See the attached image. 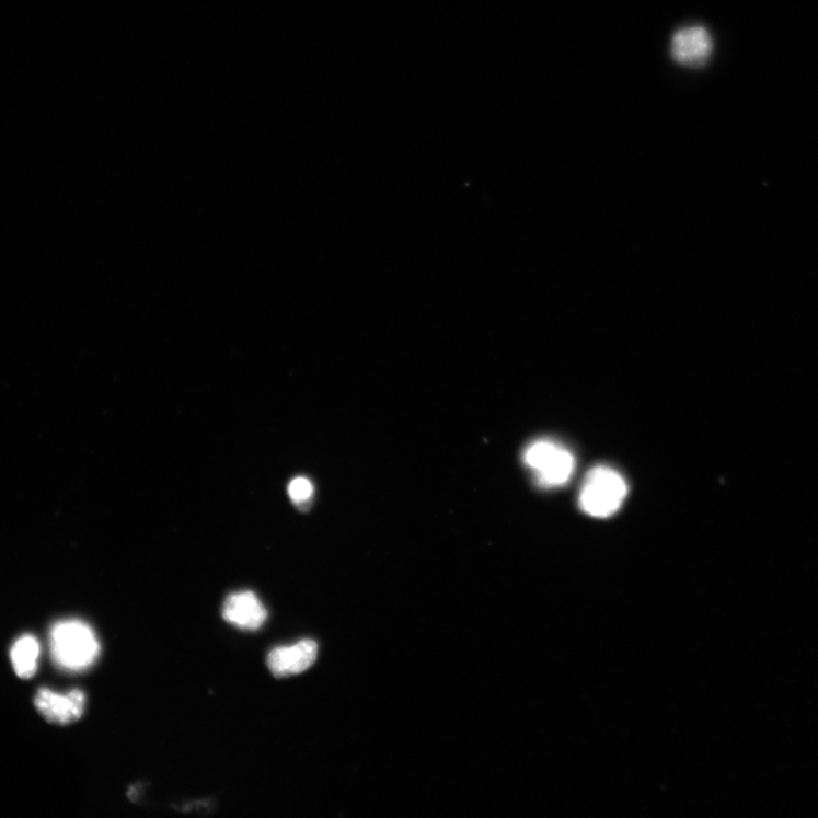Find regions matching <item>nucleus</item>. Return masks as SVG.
<instances>
[{
    "mask_svg": "<svg viewBox=\"0 0 818 818\" xmlns=\"http://www.w3.org/2000/svg\"><path fill=\"white\" fill-rule=\"evenodd\" d=\"M50 654L58 668L81 672L93 665L101 653V645L93 629L79 620L55 624L49 635Z\"/></svg>",
    "mask_w": 818,
    "mask_h": 818,
    "instance_id": "1",
    "label": "nucleus"
},
{
    "mask_svg": "<svg viewBox=\"0 0 818 818\" xmlns=\"http://www.w3.org/2000/svg\"><path fill=\"white\" fill-rule=\"evenodd\" d=\"M626 495V482L618 471L609 466H597L585 479L579 503L590 517L604 519L620 509Z\"/></svg>",
    "mask_w": 818,
    "mask_h": 818,
    "instance_id": "2",
    "label": "nucleus"
},
{
    "mask_svg": "<svg viewBox=\"0 0 818 818\" xmlns=\"http://www.w3.org/2000/svg\"><path fill=\"white\" fill-rule=\"evenodd\" d=\"M523 460L539 486L549 489L564 486L575 468L571 451L549 439H540L528 446Z\"/></svg>",
    "mask_w": 818,
    "mask_h": 818,
    "instance_id": "3",
    "label": "nucleus"
},
{
    "mask_svg": "<svg viewBox=\"0 0 818 818\" xmlns=\"http://www.w3.org/2000/svg\"><path fill=\"white\" fill-rule=\"evenodd\" d=\"M713 39L703 25L683 26L675 33L671 41V56L676 64L700 69L707 65L713 53Z\"/></svg>",
    "mask_w": 818,
    "mask_h": 818,
    "instance_id": "4",
    "label": "nucleus"
},
{
    "mask_svg": "<svg viewBox=\"0 0 818 818\" xmlns=\"http://www.w3.org/2000/svg\"><path fill=\"white\" fill-rule=\"evenodd\" d=\"M319 647L313 641H301L289 647L273 649L267 668L277 678H288L308 671L316 661Z\"/></svg>",
    "mask_w": 818,
    "mask_h": 818,
    "instance_id": "5",
    "label": "nucleus"
},
{
    "mask_svg": "<svg viewBox=\"0 0 818 818\" xmlns=\"http://www.w3.org/2000/svg\"><path fill=\"white\" fill-rule=\"evenodd\" d=\"M35 705L47 721L67 725L83 715L85 695L81 690H72L64 695L44 688L38 691Z\"/></svg>",
    "mask_w": 818,
    "mask_h": 818,
    "instance_id": "6",
    "label": "nucleus"
},
{
    "mask_svg": "<svg viewBox=\"0 0 818 818\" xmlns=\"http://www.w3.org/2000/svg\"><path fill=\"white\" fill-rule=\"evenodd\" d=\"M223 619L242 630L255 631L263 626L267 611L252 591L230 595L223 604Z\"/></svg>",
    "mask_w": 818,
    "mask_h": 818,
    "instance_id": "7",
    "label": "nucleus"
},
{
    "mask_svg": "<svg viewBox=\"0 0 818 818\" xmlns=\"http://www.w3.org/2000/svg\"><path fill=\"white\" fill-rule=\"evenodd\" d=\"M41 646L33 635H23L13 645L11 659L15 673L22 679L33 678L38 669Z\"/></svg>",
    "mask_w": 818,
    "mask_h": 818,
    "instance_id": "8",
    "label": "nucleus"
},
{
    "mask_svg": "<svg viewBox=\"0 0 818 818\" xmlns=\"http://www.w3.org/2000/svg\"><path fill=\"white\" fill-rule=\"evenodd\" d=\"M314 493L312 482L307 477L293 479L288 487V494L296 504L309 502Z\"/></svg>",
    "mask_w": 818,
    "mask_h": 818,
    "instance_id": "9",
    "label": "nucleus"
}]
</instances>
